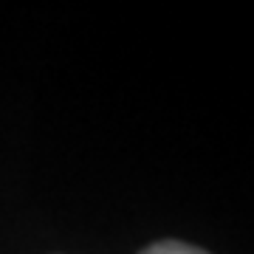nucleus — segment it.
Instances as JSON below:
<instances>
[{"mask_svg":"<svg viewBox=\"0 0 254 254\" xmlns=\"http://www.w3.org/2000/svg\"><path fill=\"white\" fill-rule=\"evenodd\" d=\"M138 254H209L198 246H190V243H181V240H158V243L147 246L144 252Z\"/></svg>","mask_w":254,"mask_h":254,"instance_id":"f257e3e1","label":"nucleus"}]
</instances>
